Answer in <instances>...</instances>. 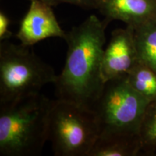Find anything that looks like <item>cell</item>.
I'll return each instance as SVG.
<instances>
[{"mask_svg": "<svg viewBox=\"0 0 156 156\" xmlns=\"http://www.w3.org/2000/svg\"><path fill=\"white\" fill-rule=\"evenodd\" d=\"M42 2L50 5L51 7H55L60 4H70L84 9H96L98 7V0H41Z\"/></svg>", "mask_w": 156, "mask_h": 156, "instance_id": "cell-13", "label": "cell"}, {"mask_svg": "<svg viewBox=\"0 0 156 156\" xmlns=\"http://www.w3.org/2000/svg\"><path fill=\"white\" fill-rule=\"evenodd\" d=\"M54 101L39 93L12 104L0 106V155H40L48 140Z\"/></svg>", "mask_w": 156, "mask_h": 156, "instance_id": "cell-2", "label": "cell"}, {"mask_svg": "<svg viewBox=\"0 0 156 156\" xmlns=\"http://www.w3.org/2000/svg\"><path fill=\"white\" fill-rule=\"evenodd\" d=\"M10 20L4 12H0V41H7L12 36V33L9 30Z\"/></svg>", "mask_w": 156, "mask_h": 156, "instance_id": "cell-14", "label": "cell"}, {"mask_svg": "<svg viewBox=\"0 0 156 156\" xmlns=\"http://www.w3.org/2000/svg\"><path fill=\"white\" fill-rule=\"evenodd\" d=\"M100 134L94 111L75 103L54 101L48 124V140L54 155L88 156Z\"/></svg>", "mask_w": 156, "mask_h": 156, "instance_id": "cell-4", "label": "cell"}, {"mask_svg": "<svg viewBox=\"0 0 156 156\" xmlns=\"http://www.w3.org/2000/svg\"><path fill=\"white\" fill-rule=\"evenodd\" d=\"M141 151L147 154L156 150V100L148 104L139 130Z\"/></svg>", "mask_w": 156, "mask_h": 156, "instance_id": "cell-12", "label": "cell"}, {"mask_svg": "<svg viewBox=\"0 0 156 156\" xmlns=\"http://www.w3.org/2000/svg\"><path fill=\"white\" fill-rule=\"evenodd\" d=\"M139 61L156 72V18L133 28Z\"/></svg>", "mask_w": 156, "mask_h": 156, "instance_id": "cell-10", "label": "cell"}, {"mask_svg": "<svg viewBox=\"0 0 156 156\" xmlns=\"http://www.w3.org/2000/svg\"><path fill=\"white\" fill-rule=\"evenodd\" d=\"M108 23L92 15L67 33L65 64L54 83L57 99L93 111L106 85L102 61Z\"/></svg>", "mask_w": 156, "mask_h": 156, "instance_id": "cell-1", "label": "cell"}, {"mask_svg": "<svg viewBox=\"0 0 156 156\" xmlns=\"http://www.w3.org/2000/svg\"><path fill=\"white\" fill-rule=\"evenodd\" d=\"M132 88L150 103L156 100V72L139 61L126 75Z\"/></svg>", "mask_w": 156, "mask_h": 156, "instance_id": "cell-11", "label": "cell"}, {"mask_svg": "<svg viewBox=\"0 0 156 156\" xmlns=\"http://www.w3.org/2000/svg\"><path fill=\"white\" fill-rule=\"evenodd\" d=\"M98 9L108 22L134 27L156 18V0H98Z\"/></svg>", "mask_w": 156, "mask_h": 156, "instance_id": "cell-8", "label": "cell"}, {"mask_svg": "<svg viewBox=\"0 0 156 156\" xmlns=\"http://www.w3.org/2000/svg\"><path fill=\"white\" fill-rule=\"evenodd\" d=\"M138 62L133 27L127 25L126 28L114 30L103 51L102 74L106 83L125 77Z\"/></svg>", "mask_w": 156, "mask_h": 156, "instance_id": "cell-6", "label": "cell"}, {"mask_svg": "<svg viewBox=\"0 0 156 156\" xmlns=\"http://www.w3.org/2000/svg\"><path fill=\"white\" fill-rule=\"evenodd\" d=\"M57 75L30 46L5 41L0 44V106L12 104L41 93Z\"/></svg>", "mask_w": 156, "mask_h": 156, "instance_id": "cell-3", "label": "cell"}, {"mask_svg": "<svg viewBox=\"0 0 156 156\" xmlns=\"http://www.w3.org/2000/svg\"><path fill=\"white\" fill-rule=\"evenodd\" d=\"M149 103L132 88L126 76L107 82L93 108L100 126L99 136H139Z\"/></svg>", "mask_w": 156, "mask_h": 156, "instance_id": "cell-5", "label": "cell"}, {"mask_svg": "<svg viewBox=\"0 0 156 156\" xmlns=\"http://www.w3.org/2000/svg\"><path fill=\"white\" fill-rule=\"evenodd\" d=\"M140 151L139 136H99L88 156H132Z\"/></svg>", "mask_w": 156, "mask_h": 156, "instance_id": "cell-9", "label": "cell"}, {"mask_svg": "<svg viewBox=\"0 0 156 156\" xmlns=\"http://www.w3.org/2000/svg\"><path fill=\"white\" fill-rule=\"evenodd\" d=\"M66 35L50 5L41 0H30V7L21 20L16 37L21 44L31 47L49 38L65 39Z\"/></svg>", "mask_w": 156, "mask_h": 156, "instance_id": "cell-7", "label": "cell"}]
</instances>
